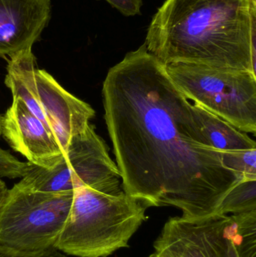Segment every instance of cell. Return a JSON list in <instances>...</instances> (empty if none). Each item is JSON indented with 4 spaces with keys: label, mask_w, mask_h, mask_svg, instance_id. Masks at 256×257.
Listing matches in <instances>:
<instances>
[{
    "label": "cell",
    "mask_w": 256,
    "mask_h": 257,
    "mask_svg": "<svg viewBox=\"0 0 256 257\" xmlns=\"http://www.w3.org/2000/svg\"><path fill=\"white\" fill-rule=\"evenodd\" d=\"M255 0H165L144 44L165 65L255 72Z\"/></svg>",
    "instance_id": "cell-2"
},
{
    "label": "cell",
    "mask_w": 256,
    "mask_h": 257,
    "mask_svg": "<svg viewBox=\"0 0 256 257\" xmlns=\"http://www.w3.org/2000/svg\"><path fill=\"white\" fill-rule=\"evenodd\" d=\"M0 128L11 148L32 164L48 169L63 154L52 133L19 98H13L1 116Z\"/></svg>",
    "instance_id": "cell-9"
},
{
    "label": "cell",
    "mask_w": 256,
    "mask_h": 257,
    "mask_svg": "<svg viewBox=\"0 0 256 257\" xmlns=\"http://www.w3.org/2000/svg\"><path fill=\"white\" fill-rule=\"evenodd\" d=\"M51 17V0H0V57L32 48Z\"/></svg>",
    "instance_id": "cell-10"
},
{
    "label": "cell",
    "mask_w": 256,
    "mask_h": 257,
    "mask_svg": "<svg viewBox=\"0 0 256 257\" xmlns=\"http://www.w3.org/2000/svg\"><path fill=\"white\" fill-rule=\"evenodd\" d=\"M105 120L125 193L182 217L217 214L243 175L224 166L192 103L145 44L109 69L102 87Z\"/></svg>",
    "instance_id": "cell-1"
},
{
    "label": "cell",
    "mask_w": 256,
    "mask_h": 257,
    "mask_svg": "<svg viewBox=\"0 0 256 257\" xmlns=\"http://www.w3.org/2000/svg\"><path fill=\"white\" fill-rule=\"evenodd\" d=\"M256 210V180L243 179L225 196L218 214H237Z\"/></svg>",
    "instance_id": "cell-12"
},
{
    "label": "cell",
    "mask_w": 256,
    "mask_h": 257,
    "mask_svg": "<svg viewBox=\"0 0 256 257\" xmlns=\"http://www.w3.org/2000/svg\"><path fill=\"white\" fill-rule=\"evenodd\" d=\"M8 190H9V189H8L6 183L0 178V206H1L5 197H6Z\"/></svg>",
    "instance_id": "cell-17"
},
{
    "label": "cell",
    "mask_w": 256,
    "mask_h": 257,
    "mask_svg": "<svg viewBox=\"0 0 256 257\" xmlns=\"http://www.w3.org/2000/svg\"><path fill=\"white\" fill-rule=\"evenodd\" d=\"M192 108L204 136L215 149L220 152L256 149L255 141L246 133L239 131L195 102L192 103Z\"/></svg>",
    "instance_id": "cell-11"
},
{
    "label": "cell",
    "mask_w": 256,
    "mask_h": 257,
    "mask_svg": "<svg viewBox=\"0 0 256 257\" xmlns=\"http://www.w3.org/2000/svg\"><path fill=\"white\" fill-rule=\"evenodd\" d=\"M153 248L155 257H256V210L198 220L170 217Z\"/></svg>",
    "instance_id": "cell-6"
},
{
    "label": "cell",
    "mask_w": 256,
    "mask_h": 257,
    "mask_svg": "<svg viewBox=\"0 0 256 257\" xmlns=\"http://www.w3.org/2000/svg\"><path fill=\"white\" fill-rule=\"evenodd\" d=\"M144 202L125 193L83 187L74 190L70 212L55 248L71 256L108 257L129 247L147 220Z\"/></svg>",
    "instance_id": "cell-3"
},
{
    "label": "cell",
    "mask_w": 256,
    "mask_h": 257,
    "mask_svg": "<svg viewBox=\"0 0 256 257\" xmlns=\"http://www.w3.org/2000/svg\"><path fill=\"white\" fill-rule=\"evenodd\" d=\"M20 187L45 193L73 191L83 187L123 190L121 175L108 145L93 125L72 138L66 151L51 167L27 163Z\"/></svg>",
    "instance_id": "cell-8"
},
{
    "label": "cell",
    "mask_w": 256,
    "mask_h": 257,
    "mask_svg": "<svg viewBox=\"0 0 256 257\" xmlns=\"http://www.w3.org/2000/svg\"><path fill=\"white\" fill-rule=\"evenodd\" d=\"M0 123H1V115H0ZM0 136H1V128H0Z\"/></svg>",
    "instance_id": "cell-18"
},
{
    "label": "cell",
    "mask_w": 256,
    "mask_h": 257,
    "mask_svg": "<svg viewBox=\"0 0 256 257\" xmlns=\"http://www.w3.org/2000/svg\"><path fill=\"white\" fill-rule=\"evenodd\" d=\"M148 257H155V256H153V253H152V254H150V256H149Z\"/></svg>",
    "instance_id": "cell-19"
},
{
    "label": "cell",
    "mask_w": 256,
    "mask_h": 257,
    "mask_svg": "<svg viewBox=\"0 0 256 257\" xmlns=\"http://www.w3.org/2000/svg\"><path fill=\"white\" fill-rule=\"evenodd\" d=\"M221 153L225 168L243 175L244 179L256 180V149Z\"/></svg>",
    "instance_id": "cell-13"
},
{
    "label": "cell",
    "mask_w": 256,
    "mask_h": 257,
    "mask_svg": "<svg viewBox=\"0 0 256 257\" xmlns=\"http://www.w3.org/2000/svg\"><path fill=\"white\" fill-rule=\"evenodd\" d=\"M11 154L9 151L0 148V175L4 172L10 162Z\"/></svg>",
    "instance_id": "cell-16"
},
{
    "label": "cell",
    "mask_w": 256,
    "mask_h": 257,
    "mask_svg": "<svg viewBox=\"0 0 256 257\" xmlns=\"http://www.w3.org/2000/svg\"><path fill=\"white\" fill-rule=\"evenodd\" d=\"M0 257H67L57 249H51L40 253H27L10 248L0 244Z\"/></svg>",
    "instance_id": "cell-14"
},
{
    "label": "cell",
    "mask_w": 256,
    "mask_h": 257,
    "mask_svg": "<svg viewBox=\"0 0 256 257\" xmlns=\"http://www.w3.org/2000/svg\"><path fill=\"white\" fill-rule=\"evenodd\" d=\"M165 70L189 100L239 131L256 134L255 72L183 63L165 65Z\"/></svg>",
    "instance_id": "cell-5"
},
{
    "label": "cell",
    "mask_w": 256,
    "mask_h": 257,
    "mask_svg": "<svg viewBox=\"0 0 256 257\" xmlns=\"http://www.w3.org/2000/svg\"><path fill=\"white\" fill-rule=\"evenodd\" d=\"M125 16H135L141 14L142 0H105Z\"/></svg>",
    "instance_id": "cell-15"
},
{
    "label": "cell",
    "mask_w": 256,
    "mask_h": 257,
    "mask_svg": "<svg viewBox=\"0 0 256 257\" xmlns=\"http://www.w3.org/2000/svg\"><path fill=\"white\" fill-rule=\"evenodd\" d=\"M73 191L45 193L15 184L0 206V244L27 253L56 249Z\"/></svg>",
    "instance_id": "cell-7"
},
{
    "label": "cell",
    "mask_w": 256,
    "mask_h": 257,
    "mask_svg": "<svg viewBox=\"0 0 256 257\" xmlns=\"http://www.w3.org/2000/svg\"><path fill=\"white\" fill-rule=\"evenodd\" d=\"M36 63L32 48L11 56L5 84L13 98L24 101L52 133L64 153L72 138L88 127L95 111L65 90L46 71L38 69Z\"/></svg>",
    "instance_id": "cell-4"
}]
</instances>
